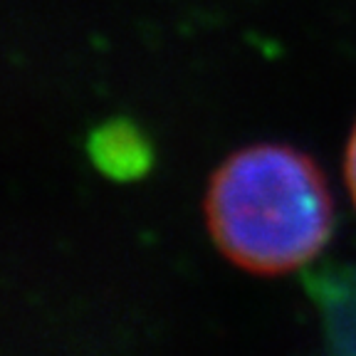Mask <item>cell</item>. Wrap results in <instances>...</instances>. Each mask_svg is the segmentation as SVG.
I'll list each match as a JSON object with an SVG mask.
<instances>
[{
    "label": "cell",
    "mask_w": 356,
    "mask_h": 356,
    "mask_svg": "<svg viewBox=\"0 0 356 356\" xmlns=\"http://www.w3.org/2000/svg\"><path fill=\"white\" fill-rule=\"evenodd\" d=\"M208 228L243 270L280 275L305 265L332 233V200L317 166L287 146H250L216 171Z\"/></svg>",
    "instance_id": "cell-1"
},
{
    "label": "cell",
    "mask_w": 356,
    "mask_h": 356,
    "mask_svg": "<svg viewBox=\"0 0 356 356\" xmlns=\"http://www.w3.org/2000/svg\"><path fill=\"white\" fill-rule=\"evenodd\" d=\"M346 184H349V191L356 200V129L351 134L349 149H346Z\"/></svg>",
    "instance_id": "cell-2"
}]
</instances>
